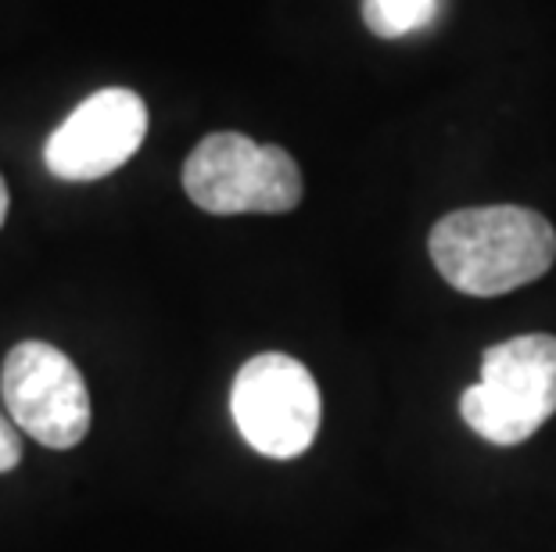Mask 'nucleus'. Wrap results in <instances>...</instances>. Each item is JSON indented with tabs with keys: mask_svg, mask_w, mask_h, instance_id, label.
I'll return each instance as SVG.
<instances>
[{
	"mask_svg": "<svg viewBox=\"0 0 556 552\" xmlns=\"http://www.w3.org/2000/svg\"><path fill=\"white\" fill-rule=\"evenodd\" d=\"M8 205H11V197H8V183H4V176H0V227H4V219H8Z\"/></svg>",
	"mask_w": 556,
	"mask_h": 552,
	"instance_id": "9",
	"label": "nucleus"
},
{
	"mask_svg": "<svg viewBox=\"0 0 556 552\" xmlns=\"http://www.w3.org/2000/svg\"><path fill=\"white\" fill-rule=\"evenodd\" d=\"M319 387L305 362L263 351L233 377L230 413L241 438L269 460H294L319 431Z\"/></svg>",
	"mask_w": 556,
	"mask_h": 552,
	"instance_id": "4",
	"label": "nucleus"
},
{
	"mask_svg": "<svg viewBox=\"0 0 556 552\" xmlns=\"http://www.w3.org/2000/svg\"><path fill=\"white\" fill-rule=\"evenodd\" d=\"M22 460V438H18V427L4 409H0V474L15 470Z\"/></svg>",
	"mask_w": 556,
	"mask_h": 552,
	"instance_id": "8",
	"label": "nucleus"
},
{
	"mask_svg": "<svg viewBox=\"0 0 556 552\" xmlns=\"http://www.w3.org/2000/svg\"><path fill=\"white\" fill-rule=\"evenodd\" d=\"M184 191L212 216H277L302 202V172L277 144H255L244 133H212L187 158Z\"/></svg>",
	"mask_w": 556,
	"mask_h": 552,
	"instance_id": "3",
	"label": "nucleus"
},
{
	"mask_svg": "<svg viewBox=\"0 0 556 552\" xmlns=\"http://www.w3.org/2000/svg\"><path fill=\"white\" fill-rule=\"evenodd\" d=\"M556 413V337L520 334L492 345L481 381L459 398L464 424L492 445L528 441Z\"/></svg>",
	"mask_w": 556,
	"mask_h": 552,
	"instance_id": "2",
	"label": "nucleus"
},
{
	"mask_svg": "<svg viewBox=\"0 0 556 552\" xmlns=\"http://www.w3.org/2000/svg\"><path fill=\"white\" fill-rule=\"evenodd\" d=\"M431 262L448 287L495 298L546 277L556 262V230L520 205L459 208L434 222Z\"/></svg>",
	"mask_w": 556,
	"mask_h": 552,
	"instance_id": "1",
	"label": "nucleus"
},
{
	"mask_svg": "<svg viewBox=\"0 0 556 552\" xmlns=\"http://www.w3.org/2000/svg\"><path fill=\"white\" fill-rule=\"evenodd\" d=\"M8 416L47 449H76L90 431V395L76 362L43 341H22L0 370Z\"/></svg>",
	"mask_w": 556,
	"mask_h": 552,
	"instance_id": "5",
	"label": "nucleus"
},
{
	"mask_svg": "<svg viewBox=\"0 0 556 552\" xmlns=\"http://www.w3.org/2000/svg\"><path fill=\"white\" fill-rule=\"evenodd\" d=\"M148 133V108L134 90L109 87L87 98L51 133L43 162L58 180H101L137 155Z\"/></svg>",
	"mask_w": 556,
	"mask_h": 552,
	"instance_id": "6",
	"label": "nucleus"
},
{
	"mask_svg": "<svg viewBox=\"0 0 556 552\" xmlns=\"http://www.w3.org/2000/svg\"><path fill=\"white\" fill-rule=\"evenodd\" d=\"M442 0H363V18L374 37L395 40L431 26Z\"/></svg>",
	"mask_w": 556,
	"mask_h": 552,
	"instance_id": "7",
	"label": "nucleus"
}]
</instances>
